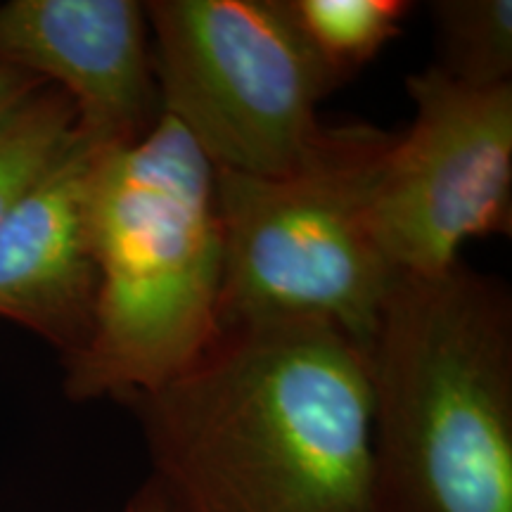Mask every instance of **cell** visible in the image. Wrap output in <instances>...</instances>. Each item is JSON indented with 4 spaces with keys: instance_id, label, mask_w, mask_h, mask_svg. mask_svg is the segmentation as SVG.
<instances>
[{
    "instance_id": "6da1fadb",
    "label": "cell",
    "mask_w": 512,
    "mask_h": 512,
    "mask_svg": "<svg viewBox=\"0 0 512 512\" xmlns=\"http://www.w3.org/2000/svg\"><path fill=\"white\" fill-rule=\"evenodd\" d=\"M126 406L166 512H375L368 358L325 320L223 328Z\"/></svg>"
},
{
    "instance_id": "7a4b0ae2",
    "label": "cell",
    "mask_w": 512,
    "mask_h": 512,
    "mask_svg": "<svg viewBox=\"0 0 512 512\" xmlns=\"http://www.w3.org/2000/svg\"><path fill=\"white\" fill-rule=\"evenodd\" d=\"M366 358L375 512H512L510 287L399 275Z\"/></svg>"
},
{
    "instance_id": "3957f363",
    "label": "cell",
    "mask_w": 512,
    "mask_h": 512,
    "mask_svg": "<svg viewBox=\"0 0 512 512\" xmlns=\"http://www.w3.org/2000/svg\"><path fill=\"white\" fill-rule=\"evenodd\" d=\"M216 171L174 119L102 155L91 200L93 332L67 358L76 401L128 403L171 382L219 337Z\"/></svg>"
},
{
    "instance_id": "277c9868",
    "label": "cell",
    "mask_w": 512,
    "mask_h": 512,
    "mask_svg": "<svg viewBox=\"0 0 512 512\" xmlns=\"http://www.w3.org/2000/svg\"><path fill=\"white\" fill-rule=\"evenodd\" d=\"M396 133L325 126L292 171H216L221 330L254 320L313 318L368 351L399 278L373 228V195Z\"/></svg>"
},
{
    "instance_id": "5b68a950",
    "label": "cell",
    "mask_w": 512,
    "mask_h": 512,
    "mask_svg": "<svg viewBox=\"0 0 512 512\" xmlns=\"http://www.w3.org/2000/svg\"><path fill=\"white\" fill-rule=\"evenodd\" d=\"M145 15L162 114L216 171L287 174L323 136L339 81L290 0H150Z\"/></svg>"
},
{
    "instance_id": "8992f818",
    "label": "cell",
    "mask_w": 512,
    "mask_h": 512,
    "mask_svg": "<svg viewBox=\"0 0 512 512\" xmlns=\"http://www.w3.org/2000/svg\"><path fill=\"white\" fill-rule=\"evenodd\" d=\"M406 88L415 117L384 155L373 228L396 273L434 275L467 240L512 233V83L463 86L432 64Z\"/></svg>"
},
{
    "instance_id": "52a82bcc",
    "label": "cell",
    "mask_w": 512,
    "mask_h": 512,
    "mask_svg": "<svg viewBox=\"0 0 512 512\" xmlns=\"http://www.w3.org/2000/svg\"><path fill=\"white\" fill-rule=\"evenodd\" d=\"M0 64L72 100L76 128L102 145L136 143L162 117L150 24L138 0H10Z\"/></svg>"
},
{
    "instance_id": "ba28073f",
    "label": "cell",
    "mask_w": 512,
    "mask_h": 512,
    "mask_svg": "<svg viewBox=\"0 0 512 512\" xmlns=\"http://www.w3.org/2000/svg\"><path fill=\"white\" fill-rule=\"evenodd\" d=\"M110 145L76 128L72 145L0 221V318L72 358L93 332L98 264L91 200Z\"/></svg>"
},
{
    "instance_id": "9c48e42d",
    "label": "cell",
    "mask_w": 512,
    "mask_h": 512,
    "mask_svg": "<svg viewBox=\"0 0 512 512\" xmlns=\"http://www.w3.org/2000/svg\"><path fill=\"white\" fill-rule=\"evenodd\" d=\"M76 136V110L60 88L38 86L0 114V221Z\"/></svg>"
},
{
    "instance_id": "30bf717a",
    "label": "cell",
    "mask_w": 512,
    "mask_h": 512,
    "mask_svg": "<svg viewBox=\"0 0 512 512\" xmlns=\"http://www.w3.org/2000/svg\"><path fill=\"white\" fill-rule=\"evenodd\" d=\"M439 62L448 79L472 88L510 86L512 3L510 0H434Z\"/></svg>"
},
{
    "instance_id": "8fae6325",
    "label": "cell",
    "mask_w": 512,
    "mask_h": 512,
    "mask_svg": "<svg viewBox=\"0 0 512 512\" xmlns=\"http://www.w3.org/2000/svg\"><path fill=\"white\" fill-rule=\"evenodd\" d=\"M290 8L342 86L401 34L413 5L406 0H290Z\"/></svg>"
},
{
    "instance_id": "7c38bea8",
    "label": "cell",
    "mask_w": 512,
    "mask_h": 512,
    "mask_svg": "<svg viewBox=\"0 0 512 512\" xmlns=\"http://www.w3.org/2000/svg\"><path fill=\"white\" fill-rule=\"evenodd\" d=\"M46 81L36 79V76H31L27 72H19V69H12V67H5V64H0V114H3L8 107L15 105L24 98V95H29L31 91H36L38 86H43Z\"/></svg>"
},
{
    "instance_id": "4fadbf2b",
    "label": "cell",
    "mask_w": 512,
    "mask_h": 512,
    "mask_svg": "<svg viewBox=\"0 0 512 512\" xmlns=\"http://www.w3.org/2000/svg\"><path fill=\"white\" fill-rule=\"evenodd\" d=\"M124 512H166V510H164L162 498L157 494L155 484H152L150 479H145V482L136 489V494L126 501Z\"/></svg>"
}]
</instances>
